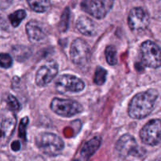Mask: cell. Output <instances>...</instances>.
<instances>
[{
  "label": "cell",
  "mask_w": 161,
  "mask_h": 161,
  "mask_svg": "<svg viewBox=\"0 0 161 161\" xmlns=\"http://www.w3.org/2000/svg\"><path fill=\"white\" fill-rule=\"evenodd\" d=\"M58 73V64L53 60L47 61L36 74V83L39 86H46L51 83Z\"/></svg>",
  "instance_id": "30bf717a"
},
{
  "label": "cell",
  "mask_w": 161,
  "mask_h": 161,
  "mask_svg": "<svg viewBox=\"0 0 161 161\" xmlns=\"http://www.w3.org/2000/svg\"><path fill=\"white\" fill-rule=\"evenodd\" d=\"M3 132H2V130H0V138H1V137H2V136H3Z\"/></svg>",
  "instance_id": "d4e9b609"
},
{
  "label": "cell",
  "mask_w": 161,
  "mask_h": 161,
  "mask_svg": "<svg viewBox=\"0 0 161 161\" xmlns=\"http://www.w3.org/2000/svg\"><path fill=\"white\" fill-rule=\"evenodd\" d=\"M28 123H29V119H28V116H25V117L22 118L21 120H20V124H19V128H18L19 137H20L22 140H24V141H26L27 140L26 128Z\"/></svg>",
  "instance_id": "ffe728a7"
},
{
  "label": "cell",
  "mask_w": 161,
  "mask_h": 161,
  "mask_svg": "<svg viewBox=\"0 0 161 161\" xmlns=\"http://www.w3.org/2000/svg\"><path fill=\"white\" fill-rule=\"evenodd\" d=\"M36 146L46 155L56 157L61 154L64 148L63 140L58 135L53 133L43 132L36 137Z\"/></svg>",
  "instance_id": "7a4b0ae2"
},
{
  "label": "cell",
  "mask_w": 161,
  "mask_h": 161,
  "mask_svg": "<svg viewBox=\"0 0 161 161\" xmlns=\"http://www.w3.org/2000/svg\"><path fill=\"white\" fill-rule=\"evenodd\" d=\"M106 76H107V71L102 67H97L95 71V74H94V81L98 86H102L106 81Z\"/></svg>",
  "instance_id": "d6986e66"
},
{
  "label": "cell",
  "mask_w": 161,
  "mask_h": 161,
  "mask_svg": "<svg viewBox=\"0 0 161 161\" xmlns=\"http://www.w3.org/2000/svg\"><path fill=\"white\" fill-rule=\"evenodd\" d=\"M11 149L14 152H17L20 149V143L19 141H14L13 142L12 144H11Z\"/></svg>",
  "instance_id": "cb8c5ba5"
},
{
  "label": "cell",
  "mask_w": 161,
  "mask_h": 161,
  "mask_svg": "<svg viewBox=\"0 0 161 161\" xmlns=\"http://www.w3.org/2000/svg\"><path fill=\"white\" fill-rule=\"evenodd\" d=\"M116 150L122 157L131 156L134 157H142L146 153V149L140 147L135 137L126 134L120 137L116 144Z\"/></svg>",
  "instance_id": "277c9868"
},
{
  "label": "cell",
  "mask_w": 161,
  "mask_h": 161,
  "mask_svg": "<svg viewBox=\"0 0 161 161\" xmlns=\"http://www.w3.org/2000/svg\"><path fill=\"white\" fill-rule=\"evenodd\" d=\"M127 22L132 31L144 30L149 26L150 17L147 11L142 7H135L129 13Z\"/></svg>",
  "instance_id": "8fae6325"
},
{
  "label": "cell",
  "mask_w": 161,
  "mask_h": 161,
  "mask_svg": "<svg viewBox=\"0 0 161 161\" xmlns=\"http://www.w3.org/2000/svg\"><path fill=\"white\" fill-rule=\"evenodd\" d=\"M7 105L9 109L13 112H18L20 109V105L18 100L12 94H9L7 97Z\"/></svg>",
  "instance_id": "7402d4cb"
},
{
  "label": "cell",
  "mask_w": 161,
  "mask_h": 161,
  "mask_svg": "<svg viewBox=\"0 0 161 161\" xmlns=\"http://www.w3.org/2000/svg\"><path fill=\"white\" fill-rule=\"evenodd\" d=\"M101 144H102V138L100 137H94L86 142L80 152V155L83 160L86 161L89 160L91 156L94 155L96 151L99 149Z\"/></svg>",
  "instance_id": "5bb4252c"
},
{
  "label": "cell",
  "mask_w": 161,
  "mask_h": 161,
  "mask_svg": "<svg viewBox=\"0 0 161 161\" xmlns=\"http://www.w3.org/2000/svg\"><path fill=\"white\" fill-rule=\"evenodd\" d=\"M26 32L28 35V39L31 42H39L43 40L47 36L46 31L42 24L36 20H31L28 22L26 25Z\"/></svg>",
  "instance_id": "7c38bea8"
},
{
  "label": "cell",
  "mask_w": 161,
  "mask_h": 161,
  "mask_svg": "<svg viewBox=\"0 0 161 161\" xmlns=\"http://www.w3.org/2000/svg\"><path fill=\"white\" fill-rule=\"evenodd\" d=\"M55 87L62 94L80 93L85 88V83L75 75L64 74L61 75L55 83Z\"/></svg>",
  "instance_id": "52a82bcc"
},
{
  "label": "cell",
  "mask_w": 161,
  "mask_h": 161,
  "mask_svg": "<svg viewBox=\"0 0 161 161\" xmlns=\"http://www.w3.org/2000/svg\"><path fill=\"white\" fill-rule=\"evenodd\" d=\"M26 16L27 14L25 9H18V10L15 11L13 14H9V20L10 21L11 25H13V27L17 28L21 23L22 20L26 17Z\"/></svg>",
  "instance_id": "2e32d148"
},
{
  "label": "cell",
  "mask_w": 161,
  "mask_h": 161,
  "mask_svg": "<svg viewBox=\"0 0 161 161\" xmlns=\"http://www.w3.org/2000/svg\"><path fill=\"white\" fill-rule=\"evenodd\" d=\"M158 97L159 92L156 89H149L137 94L129 103V116L137 119L147 117L153 111Z\"/></svg>",
  "instance_id": "6da1fadb"
},
{
  "label": "cell",
  "mask_w": 161,
  "mask_h": 161,
  "mask_svg": "<svg viewBox=\"0 0 161 161\" xmlns=\"http://www.w3.org/2000/svg\"><path fill=\"white\" fill-rule=\"evenodd\" d=\"M28 4L33 11L37 13H45L50 8V2L47 0H30Z\"/></svg>",
  "instance_id": "9a60e30c"
},
{
  "label": "cell",
  "mask_w": 161,
  "mask_h": 161,
  "mask_svg": "<svg viewBox=\"0 0 161 161\" xmlns=\"http://www.w3.org/2000/svg\"><path fill=\"white\" fill-rule=\"evenodd\" d=\"M70 57L71 60L75 64L85 66L91 61V47L84 39L80 38L75 39L71 45Z\"/></svg>",
  "instance_id": "8992f818"
},
{
  "label": "cell",
  "mask_w": 161,
  "mask_h": 161,
  "mask_svg": "<svg viewBox=\"0 0 161 161\" xmlns=\"http://www.w3.org/2000/svg\"><path fill=\"white\" fill-rule=\"evenodd\" d=\"M76 28L86 36H94L97 32V25L86 16H81L76 21Z\"/></svg>",
  "instance_id": "4fadbf2b"
},
{
  "label": "cell",
  "mask_w": 161,
  "mask_h": 161,
  "mask_svg": "<svg viewBox=\"0 0 161 161\" xmlns=\"http://www.w3.org/2000/svg\"><path fill=\"white\" fill-rule=\"evenodd\" d=\"M13 64V58L9 53H0V67L3 69H9Z\"/></svg>",
  "instance_id": "44dd1931"
},
{
  "label": "cell",
  "mask_w": 161,
  "mask_h": 161,
  "mask_svg": "<svg viewBox=\"0 0 161 161\" xmlns=\"http://www.w3.org/2000/svg\"><path fill=\"white\" fill-rule=\"evenodd\" d=\"M16 122H17V119L14 115L13 116H9L3 121V128L5 136H10L12 135L15 128Z\"/></svg>",
  "instance_id": "ac0fdd59"
},
{
  "label": "cell",
  "mask_w": 161,
  "mask_h": 161,
  "mask_svg": "<svg viewBox=\"0 0 161 161\" xmlns=\"http://www.w3.org/2000/svg\"><path fill=\"white\" fill-rule=\"evenodd\" d=\"M160 120L159 119H152L142 128L139 135L144 144L150 146H158L161 140Z\"/></svg>",
  "instance_id": "ba28073f"
},
{
  "label": "cell",
  "mask_w": 161,
  "mask_h": 161,
  "mask_svg": "<svg viewBox=\"0 0 161 161\" xmlns=\"http://www.w3.org/2000/svg\"><path fill=\"white\" fill-rule=\"evenodd\" d=\"M69 8H66L64 11L63 12L62 15H61V21H60V28L62 31H66L69 27Z\"/></svg>",
  "instance_id": "603a6c76"
},
{
  "label": "cell",
  "mask_w": 161,
  "mask_h": 161,
  "mask_svg": "<svg viewBox=\"0 0 161 161\" xmlns=\"http://www.w3.org/2000/svg\"><path fill=\"white\" fill-rule=\"evenodd\" d=\"M50 108L54 113L62 117H72L83 111V105L70 99L55 97L50 103Z\"/></svg>",
  "instance_id": "3957f363"
},
{
  "label": "cell",
  "mask_w": 161,
  "mask_h": 161,
  "mask_svg": "<svg viewBox=\"0 0 161 161\" xmlns=\"http://www.w3.org/2000/svg\"><path fill=\"white\" fill-rule=\"evenodd\" d=\"M114 3L113 1L105 0H85L81 3L83 11L97 19H103L107 15Z\"/></svg>",
  "instance_id": "9c48e42d"
},
{
  "label": "cell",
  "mask_w": 161,
  "mask_h": 161,
  "mask_svg": "<svg viewBox=\"0 0 161 161\" xmlns=\"http://www.w3.org/2000/svg\"><path fill=\"white\" fill-rule=\"evenodd\" d=\"M105 58H106L107 62L110 65H116L118 63L117 58V50L116 47L113 45H109L105 48Z\"/></svg>",
  "instance_id": "e0dca14e"
},
{
  "label": "cell",
  "mask_w": 161,
  "mask_h": 161,
  "mask_svg": "<svg viewBox=\"0 0 161 161\" xmlns=\"http://www.w3.org/2000/svg\"><path fill=\"white\" fill-rule=\"evenodd\" d=\"M140 57L143 64L153 69L160 66V48L156 42L146 40L140 47Z\"/></svg>",
  "instance_id": "5b68a950"
}]
</instances>
